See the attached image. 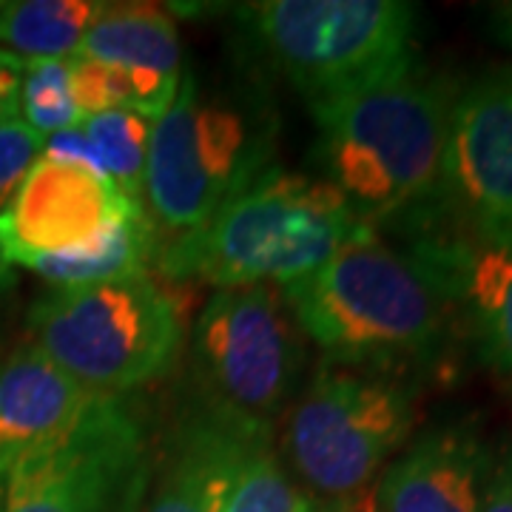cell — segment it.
I'll return each instance as SVG.
<instances>
[{
	"label": "cell",
	"mask_w": 512,
	"mask_h": 512,
	"mask_svg": "<svg viewBox=\"0 0 512 512\" xmlns=\"http://www.w3.org/2000/svg\"><path fill=\"white\" fill-rule=\"evenodd\" d=\"M350 202L319 177L268 168L245 191L154 259L171 282L285 288L322 268L359 225Z\"/></svg>",
	"instance_id": "3"
},
{
	"label": "cell",
	"mask_w": 512,
	"mask_h": 512,
	"mask_svg": "<svg viewBox=\"0 0 512 512\" xmlns=\"http://www.w3.org/2000/svg\"><path fill=\"white\" fill-rule=\"evenodd\" d=\"M376 487V484H373ZM365 490V493L353 495L348 501H339V504H333L336 512H382L379 510V504H376V490Z\"/></svg>",
	"instance_id": "26"
},
{
	"label": "cell",
	"mask_w": 512,
	"mask_h": 512,
	"mask_svg": "<svg viewBox=\"0 0 512 512\" xmlns=\"http://www.w3.org/2000/svg\"><path fill=\"white\" fill-rule=\"evenodd\" d=\"M456 89L416 52L350 92L308 106L316 157L356 217L387 234L450 222L441 174Z\"/></svg>",
	"instance_id": "2"
},
{
	"label": "cell",
	"mask_w": 512,
	"mask_h": 512,
	"mask_svg": "<svg viewBox=\"0 0 512 512\" xmlns=\"http://www.w3.org/2000/svg\"><path fill=\"white\" fill-rule=\"evenodd\" d=\"M399 237L359 222L322 268L282 288L322 359L404 379L447 359L464 319L458 256L467 237L453 228Z\"/></svg>",
	"instance_id": "1"
},
{
	"label": "cell",
	"mask_w": 512,
	"mask_h": 512,
	"mask_svg": "<svg viewBox=\"0 0 512 512\" xmlns=\"http://www.w3.org/2000/svg\"><path fill=\"white\" fill-rule=\"evenodd\" d=\"M100 9L94 0H0V46L23 60L74 57Z\"/></svg>",
	"instance_id": "18"
},
{
	"label": "cell",
	"mask_w": 512,
	"mask_h": 512,
	"mask_svg": "<svg viewBox=\"0 0 512 512\" xmlns=\"http://www.w3.org/2000/svg\"><path fill=\"white\" fill-rule=\"evenodd\" d=\"M441 208L461 237L512 239V63L487 69L456 92Z\"/></svg>",
	"instance_id": "10"
},
{
	"label": "cell",
	"mask_w": 512,
	"mask_h": 512,
	"mask_svg": "<svg viewBox=\"0 0 512 512\" xmlns=\"http://www.w3.org/2000/svg\"><path fill=\"white\" fill-rule=\"evenodd\" d=\"M325 512H336V507H333V504H328V507H325Z\"/></svg>",
	"instance_id": "28"
},
{
	"label": "cell",
	"mask_w": 512,
	"mask_h": 512,
	"mask_svg": "<svg viewBox=\"0 0 512 512\" xmlns=\"http://www.w3.org/2000/svg\"><path fill=\"white\" fill-rule=\"evenodd\" d=\"M29 345L100 396L163 379L183 350V313L151 276L52 288L29 308Z\"/></svg>",
	"instance_id": "6"
},
{
	"label": "cell",
	"mask_w": 512,
	"mask_h": 512,
	"mask_svg": "<svg viewBox=\"0 0 512 512\" xmlns=\"http://www.w3.org/2000/svg\"><path fill=\"white\" fill-rule=\"evenodd\" d=\"M46 137L29 126L18 109L0 117V214L18 197L20 185L43 157Z\"/></svg>",
	"instance_id": "22"
},
{
	"label": "cell",
	"mask_w": 512,
	"mask_h": 512,
	"mask_svg": "<svg viewBox=\"0 0 512 512\" xmlns=\"http://www.w3.org/2000/svg\"><path fill=\"white\" fill-rule=\"evenodd\" d=\"M416 430V384L322 359L282 416L279 456L325 507L365 493Z\"/></svg>",
	"instance_id": "5"
},
{
	"label": "cell",
	"mask_w": 512,
	"mask_h": 512,
	"mask_svg": "<svg viewBox=\"0 0 512 512\" xmlns=\"http://www.w3.org/2000/svg\"><path fill=\"white\" fill-rule=\"evenodd\" d=\"M495 444L481 421L430 424L376 478L382 512H481Z\"/></svg>",
	"instance_id": "13"
},
{
	"label": "cell",
	"mask_w": 512,
	"mask_h": 512,
	"mask_svg": "<svg viewBox=\"0 0 512 512\" xmlns=\"http://www.w3.org/2000/svg\"><path fill=\"white\" fill-rule=\"evenodd\" d=\"M97 396L35 345L0 362V498L20 464L55 444Z\"/></svg>",
	"instance_id": "14"
},
{
	"label": "cell",
	"mask_w": 512,
	"mask_h": 512,
	"mask_svg": "<svg viewBox=\"0 0 512 512\" xmlns=\"http://www.w3.org/2000/svg\"><path fill=\"white\" fill-rule=\"evenodd\" d=\"M20 57L0 52V117L18 109Z\"/></svg>",
	"instance_id": "24"
},
{
	"label": "cell",
	"mask_w": 512,
	"mask_h": 512,
	"mask_svg": "<svg viewBox=\"0 0 512 512\" xmlns=\"http://www.w3.org/2000/svg\"><path fill=\"white\" fill-rule=\"evenodd\" d=\"M83 131L92 143L97 163L109 177L117 194L140 214L143 211V194H146V165L148 146H151V128L154 120L140 117L134 111L111 109L86 117Z\"/></svg>",
	"instance_id": "19"
},
{
	"label": "cell",
	"mask_w": 512,
	"mask_h": 512,
	"mask_svg": "<svg viewBox=\"0 0 512 512\" xmlns=\"http://www.w3.org/2000/svg\"><path fill=\"white\" fill-rule=\"evenodd\" d=\"M126 214L140 211L117 194L109 177L40 157L0 214V251L12 265H23L100 237Z\"/></svg>",
	"instance_id": "12"
},
{
	"label": "cell",
	"mask_w": 512,
	"mask_h": 512,
	"mask_svg": "<svg viewBox=\"0 0 512 512\" xmlns=\"http://www.w3.org/2000/svg\"><path fill=\"white\" fill-rule=\"evenodd\" d=\"M154 234L143 214H126L109 225L100 237L60 254H43L23 262L52 288H83L114 279H134L154 271Z\"/></svg>",
	"instance_id": "17"
},
{
	"label": "cell",
	"mask_w": 512,
	"mask_h": 512,
	"mask_svg": "<svg viewBox=\"0 0 512 512\" xmlns=\"http://www.w3.org/2000/svg\"><path fill=\"white\" fill-rule=\"evenodd\" d=\"M265 424L239 419L194 390L160 453H154L143 512H220Z\"/></svg>",
	"instance_id": "11"
},
{
	"label": "cell",
	"mask_w": 512,
	"mask_h": 512,
	"mask_svg": "<svg viewBox=\"0 0 512 512\" xmlns=\"http://www.w3.org/2000/svg\"><path fill=\"white\" fill-rule=\"evenodd\" d=\"M271 157L274 126L256 103L208 92L194 74H183L148 146L143 211L157 254L202 228L271 168Z\"/></svg>",
	"instance_id": "4"
},
{
	"label": "cell",
	"mask_w": 512,
	"mask_h": 512,
	"mask_svg": "<svg viewBox=\"0 0 512 512\" xmlns=\"http://www.w3.org/2000/svg\"><path fill=\"white\" fill-rule=\"evenodd\" d=\"M220 512H325L279 456L276 430H262L239 467Z\"/></svg>",
	"instance_id": "20"
},
{
	"label": "cell",
	"mask_w": 512,
	"mask_h": 512,
	"mask_svg": "<svg viewBox=\"0 0 512 512\" xmlns=\"http://www.w3.org/2000/svg\"><path fill=\"white\" fill-rule=\"evenodd\" d=\"M458 302L478 353L512 376V239H467L458 256Z\"/></svg>",
	"instance_id": "16"
},
{
	"label": "cell",
	"mask_w": 512,
	"mask_h": 512,
	"mask_svg": "<svg viewBox=\"0 0 512 512\" xmlns=\"http://www.w3.org/2000/svg\"><path fill=\"white\" fill-rule=\"evenodd\" d=\"M484 20H487V32L495 43L512 49V0L484 6Z\"/></svg>",
	"instance_id": "25"
},
{
	"label": "cell",
	"mask_w": 512,
	"mask_h": 512,
	"mask_svg": "<svg viewBox=\"0 0 512 512\" xmlns=\"http://www.w3.org/2000/svg\"><path fill=\"white\" fill-rule=\"evenodd\" d=\"M256 49L308 100L350 92L413 55L404 0H262L237 9Z\"/></svg>",
	"instance_id": "7"
},
{
	"label": "cell",
	"mask_w": 512,
	"mask_h": 512,
	"mask_svg": "<svg viewBox=\"0 0 512 512\" xmlns=\"http://www.w3.org/2000/svg\"><path fill=\"white\" fill-rule=\"evenodd\" d=\"M302 365L305 333L276 285L214 291L191 328L194 390L239 419L276 427Z\"/></svg>",
	"instance_id": "8"
},
{
	"label": "cell",
	"mask_w": 512,
	"mask_h": 512,
	"mask_svg": "<svg viewBox=\"0 0 512 512\" xmlns=\"http://www.w3.org/2000/svg\"><path fill=\"white\" fill-rule=\"evenodd\" d=\"M154 467L148 424L126 396H97L12 473L0 512H143Z\"/></svg>",
	"instance_id": "9"
},
{
	"label": "cell",
	"mask_w": 512,
	"mask_h": 512,
	"mask_svg": "<svg viewBox=\"0 0 512 512\" xmlns=\"http://www.w3.org/2000/svg\"><path fill=\"white\" fill-rule=\"evenodd\" d=\"M12 282H15V274H12V262L3 256V251H0V293L9 291L12 288Z\"/></svg>",
	"instance_id": "27"
},
{
	"label": "cell",
	"mask_w": 512,
	"mask_h": 512,
	"mask_svg": "<svg viewBox=\"0 0 512 512\" xmlns=\"http://www.w3.org/2000/svg\"><path fill=\"white\" fill-rule=\"evenodd\" d=\"M481 512H512V441L495 447L493 473L484 490Z\"/></svg>",
	"instance_id": "23"
},
{
	"label": "cell",
	"mask_w": 512,
	"mask_h": 512,
	"mask_svg": "<svg viewBox=\"0 0 512 512\" xmlns=\"http://www.w3.org/2000/svg\"><path fill=\"white\" fill-rule=\"evenodd\" d=\"M74 57L165 80L185 74L174 15L157 3H103Z\"/></svg>",
	"instance_id": "15"
},
{
	"label": "cell",
	"mask_w": 512,
	"mask_h": 512,
	"mask_svg": "<svg viewBox=\"0 0 512 512\" xmlns=\"http://www.w3.org/2000/svg\"><path fill=\"white\" fill-rule=\"evenodd\" d=\"M18 114L37 134L52 137L83 123L72 94V57L23 60L20 57Z\"/></svg>",
	"instance_id": "21"
}]
</instances>
